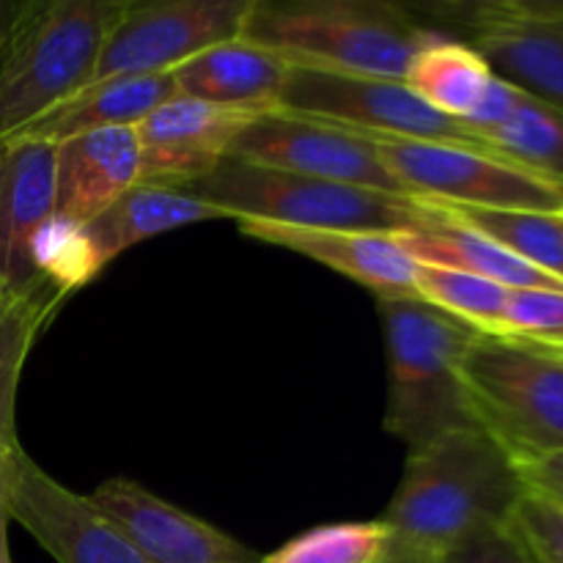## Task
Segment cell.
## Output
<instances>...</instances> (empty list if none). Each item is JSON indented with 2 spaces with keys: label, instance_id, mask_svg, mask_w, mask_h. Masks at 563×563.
<instances>
[{
  "label": "cell",
  "instance_id": "34",
  "mask_svg": "<svg viewBox=\"0 0 563 563\" xmlns=\"http://www.w3.org/2000/svg\"><path fill=\"white\" fill-rule=\"evenodd\" d=\"M388 563H438V559H429V555H418V553H407V550L396 548L394 559Z\"/></svg>",
  "mask_w": 563,
  "mask_h": 563
},
{
  "label": "cell",
  "instance_id": "19",
  "mask_svg": "<svg viewBox=\"0 0 563 563\" xmlns=\"http://www.w3.org/2000/svg\"><path fill=\"white\" fill-rule=\"evenodd\" d=\"M289 69L291 66L269 49L236 38L181 64L174 80L181 97L262 115L278 108Z\"/></svg>",
  "mask_w": 563,
  "mask_h": 563
},
{
  "label": "cell",
  "instance_id": "5",
  "mask_svg": "<svg viewBox=\"0 0 563 563\" xmlns=\"http://www.w3.org/2000/svg\"><path fill=\"white\" fill-rule=\"evenodd\" d=\"M126 0H25L0 60V141L93 80L102 44Z\"/></svg>",
  "mask_w": 563,
  "mask_h": 563
},
{
  "label": "cell",
  "instance_id": "28",
  "mask_svg": "<svg viewBox=\"0 0 563 563\" xmlns=\"http://www.w3.org/2000/svg\"><path fill=\"white\" fill-rule=\"evenodd\" d=\"M504 339L563 357V291L511 289Z\"/></svg>",
  "mask_w": 563,
  "mask_h": 563
},
{
  "label": "cell",
  "instance_id": "29",
  "mask_svg": "<svg viewBox=\"0 0 563 563\" xmlns=\"http://www.w3.org/2000/svg\"><path fill=\"white\" fill-rule=\"evenodd\" d=\"M509 531L531 563H563V509L528 489L511 515Z\"/></svg>",
  "mask_w": 563,
  "mask_h": 563
},
{
  "label": "cell",
  "instance_id": "17",
  "mask_svg": "<svg viewBox=\"0 0 563 563\" xmlns=\"http://www.w3.org/2000/svg\"><path fill=\"white\" fill-rule=\"evenodd\" d=\"M245 236L264 245L284 247L313 258L324 267L335 269L344 278L355 280L372 291L377 300L416 295V258L407 256L396 234L377 231H317L291 229L275 223H236Z\"/></svg>",
  "mask_w": 563,
  "mask_h": 563
},
{
  "label": "cell",
  "instance_id": "16",
  "mask_svg": "<svg viewBox=\"0 0 563 563\" xmlns=\"http://www.w3.org/2000/svg\"><path fill=\"white\" fill-rule=\"evenodd\" d=\"M141 181L135 126H110L55 143V220L82 229Z\"/></svg>",
  "mask_w": 563,
  "mask_h": 563
},
{
  "label": "cell",
  "instance_id": "11",
  "mask_svg": "<svg viewBox=\"0 0 563 563\" xmlns=\"http://www.w3.org/2000/svg\"><path fill=\"white\" fill-rule=\"evenodd\" d=\"M0 493L11 520L55 563H152L88 495L55 482L22 445L0 456Z\"/></svg>",
  "mask_w": 563,
  "mask_h": 563
},
{
  "label": "cell",
  "instance_id": "14",
  "mask_svg": "<svg viewBox=\"0 0 563 563\" xmlns=\"http://www.w3.org/2000/svg\"><path fill=\"white\" fill-rule=\"evenodd\" d=\"M258 113L174 97L135 124L141 148L137 185L181 187L212 174Z\"/></svg>",
  "mask_w": 563,
  "mask_h": 563
},
{
  "label": "cell",
  "instance_id": "31",
  "mask_svg": "<svg viewBox=\"0 0 563 563\" xmlns=\"http://www.w3.org/2000/svg\"><path fill=\"white\" fill-rule=\"evenodd\" d=\"M520 476L531 493L553 500L563 509V451L520 465Z\"/></svg>",
  "mask_w": 563,
  "mask_h": 563
},
{
  "label": "cell",
  "instance_id": "13",
  "mask_svg": "<svg viewBox=\"0 0 563 563\" xmlns=\"http://www.w3.org/2000/svg\"><path fill=\"white\" fill-rule=\"evenodd\" d=\"M53 220L55 143L27 135L0 141V295L53 286L36 258L38 240Z\"/></svg>",
  "mask_w": 563,
  "mask_h": 563
},
{
  "label": "cell",
  "instance_id": "32",
  "mask_svg": "<svg viewBox=\"0 0 563 563\" xmlns=\"http://www.w3.org/2000/svg\"><path fill=\"white\" fill-rule=\"evenodd\" d=\"M22 9H25V0H0V60H3V53L9 47V38L14 33Z\"/></svg>",
  "mask_w": 563,
  "mask_h": 563
},
{
  "label": "cell",
  "instance_id": "26",
  "mask_svg": "<svg viewBox=\"0 0 563 563\" xmlns=\"http://www.w3.org/2000/svg\"><path fill=\"white\" fill-rule=\"evenodd\" d=\"M509 286L460 269L434 267L416 262L418 300L440 308L449 317L460 319L476 333L489 339H504V317L509 306Z\"/></svg>",
  "mask_w": 563,
  "mask_h": 563
},
{
  "label": "cell",
  "instance_id": "3",
  "mask_svg": "<svg viewBox=\"0 0 563 563\" xmlns=\"http://www.w3.org/2000/svg\"><path fill=\"white\" fill-rule=\"evenodd\" d=\"M181 190L223 209L236 223L377 234H412L443 223V212L432 201L286 174L234 157Z\"/></svg>",
  "mask_w": 563,
  "mask_h": 563
},
{
  "label": "cell",
  "instance_id": "2",
  "mask_svg": "<svg viewBox=\"0 0 563 563\" xmlns=\"http://www.w3.org/2000/svg\"><path fill=\"white\" fill-rule=\"evenodd\" d=\"M438 33L412 9L385 0H253L240 38L289 66L405 80Z\"/></svg>",
  "mask_w": 563,
  "mask_h": 563
},
{
  "label": "cell",
  "instance_id": "30",
  "mask_svg": "<svg viewBox=\"0 0 563 563\" xmlns=\"http://www.w3.org/2000/svg\"><path fill=\"white\" fill-rule=\"evenodd\" d=\"M438 563H531V559L515 539V533L509 528H500V531L484 533V537L449 550L445 555H440Z\"/></svg>",
  "mask_w": 563,
  "mask_h": 563
},
{
  "label": "cell",
  "instance_id": "15",
  "mask_svg": "<svg viewBox=\"0 0 563 563\" xmlns=\"http://www.w3.org/2000/svg\"><path fill=\"white\" fill-rule=\"evenodd\" d=\"M88 498L152 563H262L240 539L132 478H108Z\"/></svg>",
  "mask_w": 563,
  "mask_h": 563
},
{
  "label": "cell",
  "instance_id": "4",
  "mask_svg": "<svg viewBox=\"0 0 563 563\" xmlns=\"http://www.w3.org/2000/svg\"><path fill=\"white\" fill-rule=\"evenodd\" d=\"M388 350L385 429L416 451L440 434L478 427L462 361L478 335L418 297L377 300Z\"/></svg>",
  "mask_w": 563,
  "mask_h": 563
},
{
  "label": "cell",
  "instance_id": "10",
  "mask_svg": "<svg viewBox=\"0 0 563 563\" xmlns=\"http://www.w3.org/2000/svg\"><path fill=\"white\" fill-rule=\"evenodd\" d=\"M429 11L456 27L495 75L563 110V0H478Z\"/></svg>",
  "mask_w": 563,
  "mask_h": 563
},
{
  "label": "cell",
  "instance_id": "27",
  "mask_svg": "<svg viewBox=\"0 0 563 563\" xmlns=\"http://www.w3.org/2000/svg\"><path fill=\"white\" fill-rule=\"evenodd\" d=\"M396 539L383 520L330 522L289 539L262 563H388Z\"/></svg>",
  "mask_w": 563,
  "mask_h": 563
},
{
  "label": "cell",
  "instance_id": "18",
  "mask_svg": "<svg viewBox=\"0 0 563 563\" xmlns=\"http://www.w3.org/2000/svg\"><path fill=\"white\" fill-rule=\"evenodd\" d=\"M203 220L231 218L223 209L201 201L192 192L176 190V187L135 185L99 218L77 229L86 278H97L110 262H115L137 242L181 229V225L203 223Z\"/></svg>",
  "mask_w": 563,
  "mask_h": 563
},
{
  "label": "cell",
  "instance_id": "21",
  "mask_svg": "<svg viewBox=\"0 0 563 563\" xmlns=\"http://www.w3.org/2000/svg\"><path fill=\"white\" fill-rule=\"evenodd\" d=\"M438 207V203H434ZM443 212V209H440ZM407 256L418 264H434V267L460 269V273L478 275V278L495 280L509 289H553L563 291V280L555 275L542 273L533 264L522 262L515 253L504 251L487 236L465 229L443 212V223L429 231H412V234H396Z\"/></svg>",
  "mask_w": 563,
  "mask_h": 563
},
{
  "label": "cell",
  "instance_id": "25",
  "mask_svg": "<svg viewBox=\"0 0 563 563\" xmlns=\"http://www.w3.org/2000/svg\"><path fill=\"white\" fill-rule=\"evenodd\" d=\"M451 220L487 236L522 262L563 280V214L517 209H471L438 203Z\"/></svg>",
  "mask_w": 563,
  "mask_h": 563
},
{
  "label": "cell",
  "instance_id": "22",
  "mask_svg": "<svg viewBox=\"0 0 563 563\" xmlns=\"http://www.w3.org/2000/svg\"><path fill=\"white\" fill-rule=\"evenodd\" d=\"M495 71L487 60L456 36L440 31L412 58L405 82L438 113L467 121L489 91Z\"/></svg>",
  "mask_w": 563,
  "mask_h": 563
},
{
  "label": "cell",
  "instance_id": "20",
  "mask_svg": "<svg viewBox=\"0 0 563 563\" xmlns=\"http://www.w3.org/2000/svg\"><path fill=\"white\" fill-rule=\"evenodd\" d=\"M174 97H179L174 71L170 75L108 77V80L88 82L75 97L60 102L20 135L60 143L66 137L86 135L93 130L135 126Z\"/></svg>",
  "mask_w": 563,
  "mask_h": 563
},
{
  "label": "cell",
  "instance_id": "24",
  "mask_svg": "<svg viewBox=\"0 0 563 563\" xmlns=\"http://www.w3.org/2000/svg\"><path fill=\"white\" fill-rule=\"evenodd\" d=\"M489 152L563 185V110L520 91L500 124L478 132Z\"/></svg>",
  "mask_w": 563,
  "mask_h": 563
},
{
  "label": "cell",
  "instance_id": "12",
  "mask_svg": "<svg viewBox=\"0 0 563 563\" xmlns=\"http://www.w3.org/2000/svg\"><path fill=\"white\" fill-rule=\"evenodd\" d=\"M229 157L286 174L416 198L390 174L374 137L280 110L256 115L240 132Z\"/></svg>",
  "mask_w": 563,
  "mask_h": 563
},
{
  "label": "cell",
  "instance_id": "8",
  "mask_svg": "<svg viewBox=\"0 0 563 563\" xmlns=\"http://www.w3.org/2000/svg\"><path fill=\"white\" fill-rule=\"evenodd\" d=\"M280 113L324 121L368 137L456 143L487 148L465 121L429 108L405 80L339 75L291 66L280 88Z\"/></svg>",
  "mask_w": 563,
  "mask_h": 563
},
{
  "label": "cell",
  "instance_id": "1",
  "mask_svg": "<svg viewBox=\"0 0 563 563\" xmlns=\"http://www.w3.org/2000/svg\"><path fill=\"white\" fill-rule=\"evenodd\" d=\"M526 493L517 462L487 429H456L407 451L401 482L379 520L399 550L440 559L509 528Z\"/></svg>",
  "mask_w": 563,
  "mask_h": 563
},
{
  "label": "cell",
  "instance_id": "6",
  "mask_svg": "<svg viewBox=\"0 0 563 563\" xmlns=\"http://www.w3.org/2000/svg\"><path fill=\"white\" fill-rule=\"evenodd\" d=\"M471 407L517 467L563 451V357L478 335L462 361Z\"/></svg>",
  "mask_w": 563,
  "mask_h": 563
},
{
  "label": "cell",
  "instance_id": "7",
  "mask_svg": "<svg viewBox=\"0 0 563 563\" xmlns=\"http://www.w3.org/2000/svg\"><path fill=\"white\" fill-rule=\"evenodd\" d=\"M390 174L421 201L563 214V185L489 148L374 137Z\"/></svg>",
  "mask_w": 563,
  "mask_h": 563
},
{
  "label": "cell",
  "instance_id": "33",
  "mask_svg": "<svg viewBox=\"0 0 563 563\" xmlns=\"http://www.w3.org/2000/svg\"><path fill=\"white\" fill-rule=\"evenodd\" d=\"M9 511H5L3 493H0V563H11V550H9Z\"/></svg>",
  "mask_w": 563,
  "mask_h": 563
},
{
  "label": "cell",
  "instance_id": "9",
  "mask_svg": "<svg viewBox=\"0 0 563 563\" xmlns=\"http://www.w3.org/2000/svg\"><path fill=\"white\" fill-rule=\"evenodd\" d=\"M251 9L253 0H126L91 82L170 75L203 49L236 42Z\"/></svg>",
  "mask_w": 563,
  "mask_h": 563
},
{
  "label": "cell",
  "instance_id": "23",
  "mask_svg": "<svg viewBox=\"0 0 563 563\" xmlns=\"http://www.w3.org/2000/svg\"><path fill=\"white\" fill-rule=\"evenodd\" d=\"M64 300V291L53 286L31 295H0V456L20 449L14 410L22 366L42 328Z\"/></svg>",
  "mask_w": 563,
  "mask_h": 563
}]
</instances>
